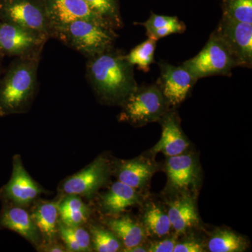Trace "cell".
<instances>
[{"mask_svg":"<svg viewBox=\"0 0 252 252\" xmlns=\"http://www.w3.org/2000/svg\"><path fill=\"white\" fill-rule=\"evenodd\" d=\"M133 68L124 55L112 48L89 59L86 77L104 102L123 104L137 88Z\"/></svg>","mask_w":252,"mask_h":252,"instance_id":"cell-1","label":"cell"},{"mask_svg":"<svg viewBox=\"0 0 252 252\" xmlns=\"http://www.w3.org/2000/svg\"><path fill=\"white\" fill-rule=\"evenodd\" d=\"M39 54L20 57L0 81V117L21 114L35 94Z\"/></svg>","mask_w":252,"mask_h":252,"instance_id":"cell-2","label":"cell"},{"mask_svg":"<svg viewBox=\"0 0 252 252\" xmlns=\"http://www.w3.org/2000/svg\"><path fill=\"white\" fill-rule=\"evenodd\" d=\"M51 36L90 59L112 49L117 34L112 28L79 19L54 26Z\"/></svg>","mask_w":252,"mask_h":252,"instance_id":"cell-3","label":"cell"},{"mask_svg":"<svg viewBox=\"0 0 252 252\" xmlns=\"http://www.w3.org/2000/svg\"><path fill=\"white\" fill-rule=\"evenodd\" d=\"M120 121L135 126L161 120L168 103L157 85L138 87L122 104Z\"/></svg>","mask_w":252,"mask_h":252,"instance_id":"cell-4","label":"cell"},{"mask_svg":"<svg viewBox=\"0 0 252 252\" xmlns=\"http://www.w3.org/2000/svg\"><path fill=\"white\" fill-rule=\"evenodd\" d=\"M197 80L213 75H229L236 60L216 31L198 55L182 64Z\"/></svg>","mask_w":252,"mask_h":252,"instance_id":"cell-5","label":"cell"},{"mask_svg":"<svg viewBox=\"0 0 252 252\" xmlns=\"http://www.w3.org/2000/svg\"><path fill=\"white\" fill-rule=\"evenodd\" d=\"M0 19L33 32L46 40L51 36L44 0H0Z\"/></svg>","mask_w":252,"mask_h":252,"instance_id":"cell-6","label":"cell"},{"mask_svg":"<svg viewBox=\"0 0 252 252\" xmlns=\"http://www.w3.org/2000/svg\"><path fill=\"white\" fill-rule=\"evenodd\" d=\"M110 164L107 158L100 156L80 171L69 176L61 182L59 193L91 198L108 180Z\"/></svg>","mask_w":252,"mask_h":252,"instance_id":"cell-7","label":"cell"},{"mask_svg":"<svg viewBox=\"0 0 252 252\" xmlns=\"http://www.w3.org/2000/svg\"><path fill=\"white\" fill-rule=\"evenodd\" d=\"M46 192L28 174L23 166L21 156L15 155L11 178L0 190L1 198L4 202L26 207Z\"/></svg>","mask_w":252,"mask_h":252,"instance_id":"cell-8","label":"cell"},{"mask_svg":"<svg viewBox=\"0 0 252 252\" xmlns=\"http://www.w3.org/2000/svg\"><path fill=\"white\" fill-rule=\"evenodd\" d=\"M46 39L22 27L0 19V55L25 56L40 54Z\"/></svg>","mask_w":252,"mask_h":252,"instance_id":"cell-9","label":"cell"},{"mask_svg":"<svg viewBox=\"0 0 252 252\" xmlns=\"http://www.w3.org/2000/svg\"><path fill=\"white\" fill-rule=\"evenodd\" d=\"M215 31L229 48L238 66L251 67L252 24L237 22L223 17Z\"/></svg>","mask_w":252,"mask_h":252,"instance_id":"cell-10","label":"cell"},{"mask_svg":"<svg viewBox=\"0 0 252 252\" xmlns=\"http://www.w3.org/2000/svg\"><path fill=\"white\" fill-rule=\"evenodd\" d=\"M159 89L169 105L182 103L193 87L197 79L183 65L175 66L167 63L160 64Z\"/></svg>","mask_w":252,"mask_h":252,"instance_id":"cell-11","label":"cell"},{"mask_svg":"<svg viewBox=\"0 0 252 252\" xmlns=\"http://www.w3.org/2000/svg\"><path fill=\"white\" fill-rule=\"evenodd\" d=\"M52 28L54 26L76 21L87 20L106 27L114 28L89 7L85 0H44Z\"/></svg>","mask_w":252,"mask_h":252,"instance_id":"cell-12","label":"cell"},{"mask_svg":"<svg viewBox=\"0 0 252 252\" xmlns=\"http://www.w3.org/2000/svg\"><path fill=\"white\" fill-rule=\"evenodd\" d=\"M0 228L18 233L36 249L42 245L40 233L26 207L4 202L0 214Z\"/></svg>","mask_w":252,"mask_h":252,"instance_id":"cell-13","label":"cell"},{"mask_svg":"<svg viewBox=\"0 0 252 252\" xmlns=\"http://www.w3.org/2000/svg\"><path fill=\"white\" fill-rule=\"evenodd\" d=\"M166 172L170 187L178 191H186L196 183L198 174L196 160L190 154L167 157Z\"/></svg>","mask_w":252,"mask_h":252,"instance_id":"cell-14","label":"cell"},{"mask_svg":"<svg viewBox=\"0 0 252 252\" xmlns=\"http://www.w3.org/2000/svg\"><path fill=\"white\" fill-rule=\"evenodd\" d=\"M162 130L160 140L152 148V154H163L167 157H175L185 153L189 142L181 130L175 115L165 114L162 117Z\"/></svg>","mask_w":252,"mask_h":252,"instance_id":"cell-15","label":"cell"},{"mask_svg":"<svg viewBox=\"0 0 252 252\" xmlns=\"http://www.w3.org/2000/svg\"><path fill=\"white\" fill-rule=\"evenodd\" d=\"M140 200L136 189L118 181L102 195L100 206L104 213L114 216L125 212L128 207L140 204Z\"/></svg>","mask_w":252,"mask_h":252,"instance_id":"cell-16","label":"cell"},{"mask_svg":"<svg viewBox=\"0 0 252 252\" xmlns=\"http://www.w3.org/2000/svg\"><path fill=\"white\" fill-rule=\"evenodd\" d=\"M167 213L172 228L180 234L196 226L200 222L195 200L190 195H184L172 201Z\"/></svg>","mask_w":252,"mask_h":252,"instance_id":"cell-17","label":"cell"},{"mask_svg":"<svg viewBox=\"0 0 252 252\" xmlns=\"http://www.w3.org/2000/svg\"><path fill=\"white\" fill-rule=\"evenodd\" d=\"M154 172V164L144 158L122 160L117 167L118 180L136 190L147 185Z\"/></svg>","mask_w":252,"mask_h":252,"instance_id":"cell-18","label":"cell"},{"mask_svg":"<svg viewBox=\"0 0 252 252\" xmlns=\"http://www.w3.org/2000/svg\"><path fill=\"white\" fill-rule=\"evenodd\" d=\"M31 215L40 233L42 244L56 240L59 220L58 202L41 200L33 207Z\"/></svg>","mask_w":252,"mask_h":252,"instance_id":"cell-19","label":"cell"},{"mask_svg":"<svg viewBox=\"0 0 252 252\" xmlns=\"http://www.w3.org/2000/svg\"><path fill=\"white\" fill-rule=\"evenodd\" d=\"M104 223L122 242V252L141 245L147 235L143 225L127 215L107 219Z\"/></svg>","mask_w":252,"mask_h":252,"instance_id":"cell-20","label":"cell"},{"mask_svg":"<svg viewBox=\"0 0 252 252\" xmlns=\"http://www.w3.org/2000/svg\"><path fill=\"white\" fill-rule=\"evenodd\" d=\"M60 220L68 226H81L90 217L91 210L80 196L69 195L58 202Z\"/></svg>","mask_w":252,"mask_h":252,"instance_id":"cell-21","label":"cell"},{"mask_svg":"<svg viewBox=\"0 0 252 252\" xmlns=\"http://www.w3.org/2000/svg\"><path fill=\"white\" fill-rule=\"evenodd\" d=\"M142 221L146 232L157 238L166 236L172 228L167 212L155 203L148 204L146 207Z\"/></svg>","mask_w":252,"mask_h":252,"instance_id":"cell-22","label":"cell"},{"mask_svg":"<svg viewBox=\"0 0 252 252\" xmlns=\"http://www.w3.org/2000/svg\"><path fill=\"white\" fill-rule=\"evenodd\" d=\"M247 248L248 243L243 237L226 229L215 232L207 243V249L211 252H241Z\"/></svg>","mask_w":252,"mask_h":252,"instance_id":"cell-23","label":"cell"},{"mask_svg":"<svg viewBox=\"0 0 252 252\" xmlns=\"http://www.w3.org/2000/svg\"><path fill=\"white\" fill-rule=\"evenodd\" d=\"M93 250L97 252H117L122 251L124 247L117 235L109 229L99 225L90 226Z\"/></svg>","mask_w":252,"mask_h":252,"instance_id":"cell-24","label":"cell"},{"mask_svg":"<svg viewBox=\"0 0 252 252\" xmlns=\"http://www.w3.org/2000/svg\"><path fill=\"white\" fill-rule=\"evenodd\" d=\"M157 41L153 38L149 37L131 50L130 53L125 56L126 60L132 65H137L143 72H149L151 64L154 62Z\"/></svg>","mask_w":252,"mask_h":252,"instance_id":"cell-25","label":"cell"},{"mask_svg":"<svg viewBox=\"0 0 252 252\" xmlns=\"http://www.w3.org/2000/svg\"><path fill=\"white\" fill-rule=\"evenodd\" d=\"M95 14L107 21L113 28H120L122 22L116 0H85Z\"/></svg>","mask_w":252,"mask_h":252,"instance_id":"cell-26","label":"cell"},{"mask_svg":"<svg viewBox=\"0 0 252 252\" xmlns=\"http://www.w3.org/2000/svg\"><path fill=\"white\" fill-rule=\"evenodd\" d=\"M223 17L252 24V0H227Z\"/></svg>","mask_w":252,"mask_h":252,"instance_id":"cell-27","label":"cell"},{"mask_svg":"<svg viewBox=\"0 0 252 252\" xmlns=\"http://www.w3.org/2000/svg\"><path fill=\"white\" fill-rule=\"evenodd\" d=\"M68 226V225H67ZM73 238L81 249V252L93 251L90 233L81 226H68Z\"/></svg>","mask_w":252,"mask_h":252,"instance_id":"cell-28","label":"cell"},{"mask_svg":"<svg viewBox=\"0 0 252 252\" xmlns=\"http://www.w3.org/2000/svg\"><path fill=\"white\" fill-rule=\"evenodd\" d=\"M177 18V17L175 16H161V15L152 14L150 18L145 22L142 23V25L147 30V36H149L154 31L170 24L175 21Z\"/></svg>","mask_w":252,"mask_h":252,"instance_id":"cell-29","label":"cell"},{"mask_svg":"<svg viewBox=\"0 0 252 252\" xmlns=\"http://www.w3.org/2000/svg\"><path fill=\"white\" fill-rule=\"evenodd\" d=\"M185 25L183 23L180 22L178 18L175 20L173 22L164 26L160 29L152 32L149 37L153 38V39L158 40V39H161L175 33H182L185 31Z\"/></svg>","mask_w":252,"mask_h":252,"instance_id":"cell-30","label":"cell"},{"mask_svg":"<svg viewBox=\"0 0 252 252\" xmlns=\"http://www.w3.org/2000/svg\"><path fill=\"white\" fill-rule=\"evenodd\" d=\"M174 252H205L203 244L195 238H189L180 243H177Z\"/></svg>","mask_w":252,"mask_h":252,"instance_id":"cell-31","label":"cell"},{"mask_svg":"<svg viewBox=\"0 0 252 252\" xmlns=\"http://www.w3.org/2000/svg\"><path fill=\"white\" fill-rule=\"evenodd\" d=\"M177 244L175 238L163 239L161 240L153 242L148 248L147 251L150 252H172Z\"/></svg>","mask_w":252,"mask_h":252,"instance_id":"cell-32","label":"cell"},{"mask_svg":"<svg viewBox=\"0 0 252 252\" xmlns=\"http://www.w3.org/2000/svg\"><path fill=\"white\" fill-rule=\"evenodd\" d=\"M37 250L40 252H67L65 247L58 243L56 240L49 243L42 244Z\"/></svg>","mask_w":252,"mask_h":252,"instance_id":"cell-33","label":"cell"},{"mask_svg":"<svg viewBox=\"0 0 252 252\" xmlns=\"http://www.w3.org/2000/svg\"><path fill=\"white\" fill-rule=\"evenodd\" d=\"M142 245V244H141ZM141 245H137V246L133 247V248L127 249V250H123L122 252H146L147 251V248L145 247L142 246Z\"/></svg>","mask_w":252,"mask_h":252,"instance_id":"cell-34","label":"cell"},{"mask_svg":"<svg viewBox=\"0 0 252 252\" xmlns=\"http://www.w3.org/2000/svg\"><path fill=\"white\" fill-rule=\"evenodd\" d=\"M0 66H1V64H0ZM0 70H1V67H0Z\"/></svg>","mask_w":252,"mask_h":252,"instance_id":"cell-35","label":"cell"}]
</instances>
